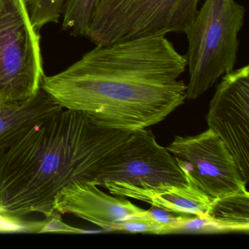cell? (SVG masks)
Returning a JSON list of instances; mask_svg holds the SVG:
<instances>
[{
    "label": "cell",
    "mask_w": 249,
    "mask_h": 249,
    "mask_svg": "<svg viewBox=\"0 0 249 249\" xmlns=\"http://www.w3.org/2000/svg\"><path fill=\"white\" fill-rule=\"evenodd\" d=\"M16 226L14 217L0 210V234H12L15 231Z\"/></svg>",
    "instance_id": "cell-18"
},
{
    "label": "cell",
    "mask_w": 249,
    "mask_h": 249,
    "mask_svg": "<svg viewBox=\"0 0 249 249\" xmlns=\"http://www.w3.org/2000/svg\"><path fill=\"white\" fill-rule=\"evenodd\" d=\"M210 103L208 128L224 142L243 180H249V66L221 77Z\"/></svg>",
    "instance_id": "cell-8"
},
{
    "label": "cell",
    "mask_w": 249,
    "mask_h": 249,
    "mask_svg": "<svg viewBox=\"0 0 249 249\" xmlns=\"http://www.w3.org/2000/svg\"><path fill=\"white\" fill-rule=\"evenodd\" d=\"M200 0H100L87 37L95 45L183 33Z\"/></svg>",
    "instance_id": "cell-5"
},
{
    "label": "cell",
    "mask_w": 249,
    "mask_h": 249,
    "mask_svg": "<svg viewBox=\"0 0 249 249\" xmlns=\"http://www.w3.org/2000/svg\"><path fill=\"white\" fill-rule=\"evenodd\" d=\"M187 68L164 35L96 45L41 88L63 109L95 124L134 132L162 122L186 100Z\"/></svg>",
    "instance_id": "cell-1"
},
{
    "label": "cell",
    "mask_w": 249,
    "mask_h": 249,
    "mask_svg": "<svg viewBox=\"0 0 249 249\" xmlns=\"http://www.w3.org/2000/svg\"><path fill=\"white\" fill-rule=\"evenodd\" d=\"M246 8L235 0H205L186 27L189 83L186 99L196 100L234 69Z\"/></svg>",
    "instance_id": "cell-3"
},
{
    "label": "cell",
    "mask_w": 249,
    "mask_h": 249,
    "mask_svg": "<svg viewBox=\"0 0 249 249\" xmlns=\"http://www.w3.org/2000/svg\"><path fill=\"white\" fill-rule=\"evenodd\" d=\"M62 109L42 88L27 103L8 104L0 101V147L29 125Z\"/></svg>",
    "instance_id": "cell-10"
},
{
    "label": "cell",
    "mask_w": 249,
    "mask_h": 249,
    "mask_svg": "<svg viewBox=\"0 0 249 249\" xmlns=\"http://www.w3.org/2000/svg\"><path fill=\"white\" fill-rule=\"evenodd\" d=\"M131 132L66 109L29 125L0 147V209L21 218L51 216L55 196L68 185L98 186Z\"/></svg>",
    "instance_id": "cell-2"
},
{
    "label": "cell",
    "mask_w": 249,
    "mask_h": 249,
    "mask_svg": "<svg viewBox=\"0 0 249 249\" xmlns=\"http://www.w3.org/2000/svg\"><path fill=\"white\" fill-rule=\"evenodd\" d=\"M186 182L173 156L157 142L151 130L141 129L131 132L98 186L113 196L143 201L149 192Z\"/></svg>",
    "instance_id": "cell-6"
},
{
    "label": "cell",
    "mask_w": 249,
    "mask_h": 249,
    "mask_svg": "<svg viewBox=\"0 0 249 249\" xmlns=\"http://www.w3.org/2000/svg\"><path fill=\"white\" fill-rule=\"evenodd\" d=\"M111 231L163 234H165V229L153 220L139 214L115 223Z\"/></svg>",
    "instance_id": "cell-15"
},
{
    "label": "cell",
    "mask_w": 249,
    "mask_h": 249,
    "mask_svg": "<svg viewBox=\"0 0 249 249\" xmlns=\"http://www.w3.org/2000/svg\"><path fill=\"white\" fill-rule=\"evenodd\" d=\"M143 217L150 218L160 224L165 229V234L173 232L176 226L180 223L186 215H178L166 211L160 207L151 205V208L140 214Z\"/></svg>",
    "instance_id": "cell-16"
},
{
    "label": "cell",
    "mask_w": 249,
    "mask_h": 249,
    "mask_svg": "<svg viewBox=\"0 0 249 249\" xmlns=\"http://www.w3.org/2000/svg\"><path fill=\"white\" fill-rule=\"evenodd\" d=\"M0 210H1V209H0Z\"/></svg>",
    "instance_id": "cell-19"
},
{
    "label": "cell",
    "mask_w": 249,
    "mask_h": 249,
    "mask_svg": "<svg viewBox=\"0 0 249 249\" xmlns=\"http://www.w3.org/2000/svg\"><path fill=\"white\" fill-rule=\"evenodd\" d=\"M66 0H26L33 25L39 31L51 23H58Z\"/></svg>",
    "instance_id": "cell-14"
},
{
    "label": "cell",
    "mask_w": 249,
    "mask_h": 249,
    "mask_svg": "<svg viewBox=\"0 0 249 249\" xmlns=\"http://www.w3.org/2000/svg\"><path fill=\"white\" fill-rule=\"evenodd\" d=\"M95 232L84 229L77 228L64 222L62 214L54 211L51 216L43 221L40 233H66V234H85Z\"/></svg>",
    "instance_id": "cell-17"
},
{
    "label": "cell",
    "mask_w": 249,
    "mask_h": 249,
    "mask_svg": "<svg viewBox=\"0 0 249 249\" xmlns=\"http://www.w3.org/2000/svg\"><path fill=\"white\" fill-rule=\"evenodd\" d=\"M143 202L178 215L204 216L209 213L213 199L186 180L183 184L167 186L149 192Z\"/></svg>",
    "instance_id": "cell-11"
},
{
    "label": "cell",
    "mask_w": 249,
    "mask_h": 249,
    "mask_svg": "<svg viewBox=\"0 0 249 249\" xmlns=\"http://www.w3.org/2000/svg\"><path fill=\"white\" fill-rule=\"evenodd\" d=\"M53 210L62 215L72 214L108 231L115 223L145 211L125 197L110 196L93 182L84 180H77L61 190L53 199Z\"/></svg>",
    "instance_id": "cell-9"
},
{
    "label": "cell",
    "mask_w": 249,
    "mask_h": 249,
    "mask_svg": "<svg viewBox=\"0 0 249 249\" xmlns=\"http://www.w3.org/2000/svg\"><path fill=\"white\" fill-rule=\"evenodd\" d=\"M208 215L229 232L249 231V194L246 188L213 199Z\"/></svg>",
    "instance_id": "cell-12"
},
{
    "label": "cell",
    "mask_w": 249,
    "mask_h": 249,
    "mask_svg": "<svg viewBox=\"0 0 249 249\" xmlns=\"http://www.w3.org/2000/svg\"><path fill=\"white\" fill-rule=\"evenodd\" d=\"M166 148L186 180L212 199L246 188L235 160L209 128L195 136L175 137Z\"/></svg>",
    "instance_id": "cell-7"
},
{
    "label": "cell",
    "mask_w": 249,
    "mask_h": 249,
    "mask_svg": "<svg viewBox=\"0 0 249 249\" xmlns=\"http://www.w3.org/2000/svg\"><path fill=\"white\" fill-rule=\"evenodd\" d=\"M45 76L40 35L26 0H0V101L33 100Z\"/></svg>",
    "instance_id": "cell-4"
},
{
    "label": "cell",
    "mask_w": 249,
    "mask_h": 249,
    "mask_svg": "<svg viewBox=\"0 0 249 249\" xmlns=\"http://www.w3.org/2000/svg\"><path fill=\"white\" fill-rule=\"evenodd\" d=\"M100 0H66L62 11V30L72 36L87 37Z\"/></svg>",
    "instance_id": "cell-13"
}]
</instances>
